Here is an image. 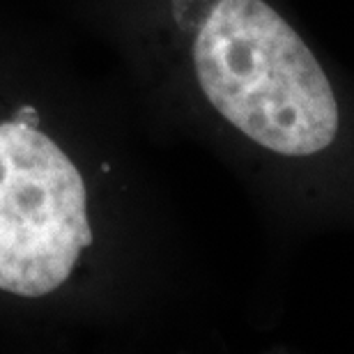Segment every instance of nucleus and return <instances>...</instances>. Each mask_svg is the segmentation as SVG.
Returning <instances> with one entry per match:
<instances>
[{
	"label": "nucleus",
	"mask_w": 354,
	"mask_h": 354,
	"mask_svg": "<svg viewBox=\"0 0 354 354\" xmlns=\"http://www.w3.org/2000/svg\"><path fill=\"white\" fill-rule=\"evenodd\" d=\"M191 65L225 122L283 159H315L343 129L334 83L297 28L267 0H212Z\"/></svg>",
	"instance_id": "nucleus-1"
},
{
	"label": "nucleus",
	"mask_w": 354,
	"mask_h": 354,
	"mask_svg": "<svg viewBox=\"0 0 354 354\" xmlns=\"http://www.w3.org/2000/svg\"><path fill=\"white\" fill-rule=\"evenodd\" d=\"M90 242L88 189L74 161L30 120L0 122V290L51 295Z\"/></svg>",
	"instance_id": "nucleus-2"
}]
</instances>
